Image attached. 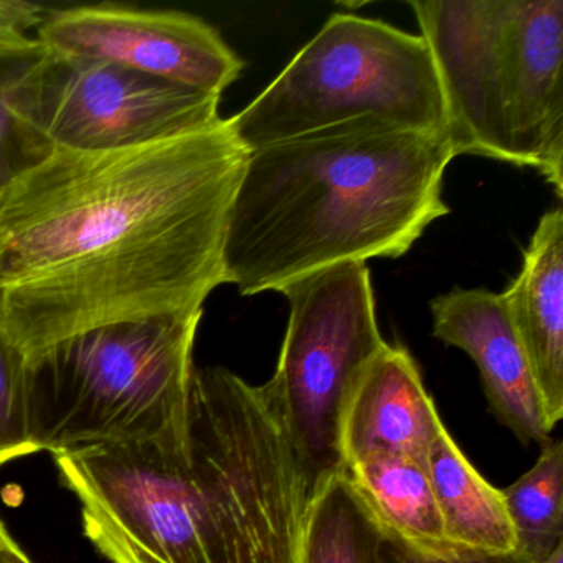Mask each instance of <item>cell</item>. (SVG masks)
Returning <instances> with one entry per match:
<instances>
[{
  "label": "cell",
  "mask_w": 563,
  "mask_h": 563,
  "mask_svg": "<svg viewBox=\"0 0 563 563\" xmlns=\"http://www.w3.org/2000/svg\"><path fill=\"white\" fill-rule=\"evenodd\" d=\"M250 153L227 120L104 153L54 150L0 196V325L25 358L114 322L203 311Z\"/></svg>",
  "instance_id": "6da1fadb"
},
{
  "label": "cell",
  "mask_w": 563,
  "mask_h": 563,
  "mask_svg": "<svg viewBox=\"0 0 563 563\" xmlns=\"http://www.w3.org/2000/svg\"><path fill=\"white\" fill-rule=\"evenodd\" d=\"M111 563H296L308 487L262 388L196 368L183 433L55 456Z\"/></svg>",
  "instance_id": "7a4b0ae2"
},
{
  "label": "cell",
  "mask_w": 563,
  "mask_h": 563,
  "mask_svg": "<svg viewBox=\"0 0 563 563\" xmlns=\"http://www.w3.org/2000/svg\"><path fill=\"white\" fill-rule=\"evenodd\" d=\"M450 140L358 120L250 153L227 223L223 278L278 292L319 269L400 258L450 213Z\"/></svg>",
  "instance_id": "3957f363"
},
{
  "label": "cell",
  "mask_w": 563,
  "mask_h": 563,
  "mask_svg": "<svg viewBox=\"0 0 563 563\" xmlns=\"http://www.w3.org/2000/svg\"><path fill=\"white\" fill-rule=\"evenodd\" d=\"M454 156L539 170L563 197V0L408 2Z\"/></svg>",
  "instance_id": "277c9868"
},
{
  "label": "cell",
  "mask_w": 563,
  "mask_h": 563,
  "mask_svg": "<svg viewBox=\"0 0 563 563\" xmlns=\"http://www.w3.org/2000/svg\"><path fill=\"white\" fill-rule=\"evenodd\" d=\"M202 314L114 322L27 357L34 453L57 456L183 433Z\"/></svg>",
  "instance_id": "5b68a950"
},
{
  "label": "cell",
  "mask_w": 563,
  "mask_h": 563,
  "mask_svg": "<svg viewBox=\"0 0 563 563\" xmlns=\"http://www.w3.org/2000/svg\"><path fill=\"white\" fill-rule=\"evenodd\" d=\"M358 120L446 136L440 78L424 38L374 19L334 14L227 124L255 153Z\"/></svg>",
  "instance_id": "8992f818"
},
{
  "label": "cell",
  "mask_w": 563,
  "mask_h": 563,
  "mask_svg": "<svg viewBox=\"0 0 563 563\" xmlns=\"http://www.w3.org/2000/svg\"><path fill=\"white\" fill-rule=\"evenodd\" d=\"M289 321L275 375L262 385L305 476L308 496L344 470L345 408L387 347L367 263L319 269L283 286Z\"/></svg>",
  "instance_id": "52a82bcc"
},
{
  "label": "cell",
  "mask_w": 563,
  "mask_h": 563,
  "mask_svg": "<svg viewBox=\"0 0 563 563\" xmlns=\"http://www.w3.org/2000/svg\"><path fill=\"white\" fill-rule=\"evenodd\" d=\"M42 45V44H41ZM219 95L42 45L8 87L12 111L54 150L104 153L220 123Z\"/></svg>",
  "instance_id": "ba28073f"
},
{
  "label": "cell",
  "mask_w": 563,
  "mask_h": 563,
  "mask_svg": "<svg viewBox=\"0 0 563 563\" xmlns=\"http://www.w3.org/2000/svg\"><path fill=\"white\" fill-rule=\"evenodd\" d=\"M35 38L60 54L110 62L219 97L245 67L216 27L179 11L78 5L48 12Z\"/></svg>",
  "instance_id": "9c48e42d"
},
{
  "label": "cell",
  "mask_w": 563,
  "mask_h": 563,
  "mask_svg": "<svg viewBox=\"0 0 563 563\" xmlns=\"http://www.w3.org/2000/svg\"><path fill=\"white\" fill-rule=\"evenodd\" d=\"M433 335L466 352L479 368L490 410L520 443L545 444L550 428L526 354L500 296L454 288L430 301Z\"/></svg>",
  "instance_id": "30bf717a"
},
{
  "label": "cell",
  "mask_w": 563,
  "mask_h": 563,
  "mask_svg": "<svg viewBox=\"0 0 563 563\" xmlns=\"http://www.w3.org/2000/svg\"><path fill=\"white\" fill-rule=\"evenodd\" d=\"M443 428L410 352L404 345L387 344L345 408L341 433L344 466L380 454L427 461L428 450Z\"/></svg>",
  "instance_id": "8fae6325"
},
{
  "label": "cell",
  "mask_w": 563,
  "mask_h": 563,
  "mask_svg": "<svg viewBox=\"0 0 563 563\" xmlns=\"http://www.w3.org/2000/svg\"><path fill=\"white\" fill-rule=\"evenodd\" d=\"M504 311L526 354L550 430L563 417V212L543 213L522 268L503 292Z\"/></svg>",
  "instance_id": "7c38bea8"
},
{
  "label": "cell",
  "mask_w": 563,
  "mask_h": 563,
  "mask_svg": "<svg viewBox=\"0 0 563 563\" xmlns=\"http://www.w3.org/2000/svg\"><path fill=\"white\" fill-rule=\"evenodd\" d=\"M344 471L388 536L428 555L461 550L444 532L427 461L380 454L345 464Z\"/></svg>",
  "instance_id": "4fadbf2b"
},
{
  "label": "cell",
  "mask_w": 563,
  "mask_h": 563,
  "mask_svg": "<svg viewBox=\"0 0 563 563\" xmlns=\"http://www.w3.org/2000/svg\"><path fill=\"white\" fill-rule=\"evenodd\" d=\"M427 471L444 532L454 545L484 553L519 552L500 489L474 470L446 428L428 450Z\"/></svg>",
  "instance_id": "5bb4252c"
},
{
  "label": "cell",
  "mask_w": 563,
  "mask_h": 563,
  "mask_svg": "<svg viewBox=\"0 0 563 563\" xmlns=\"http://www.w3.org/2000/svg\"><path fill=\"white\" fill-rule=\"evenodd\" d=\"M384 527L342 470L309 496L296 563H384Z\"/></svg>",
  "instance_id": "9a60e30c"
},
{
  "label": "cell",
  "mask_w": 563,
  "mask_h": 563,
  "mask_svg": "<svg viewBox=\"0 0 563 563\" xmlns=\"http://www.w3.org/2000/svg\"><path fill=\"white\" fill-rule=\"evenodd\" d=\"M500 494L516 533L517 550L532 563H545L563 545L562 441L542 444L532 470Z\"/></svg>",
  "instance_id": "2e32d148"
},
{
  "label": "cell",
  "mask_w": 563,
  "mask_h": 563,
  "mask_svg": "<svg viewBox=\"0 0 563 563\" xmlns=\"http://www.w3.org/2000/svg\"><path fill=\"white\" fill-rule=\"evenodd\" d=\"M41 44V42H38ZM0 54V196L51 156L54 146L12 111L8 87L22 65L41 51Z\"/></svg>",
  "instance_id": "e0dca14e"
},
{
  "label": "cell",
  "mask_w": 563,
  "mask_h": 563,
  "mask_svg": "<svg viewBox=\"0 0 563 563\" xmlns=\"http://www.w3.org/2000/svg\"><path fill=\"white\" fill-rule=\"evenodd\" d=\"M29 454L27 358L0 325V467Z\"/></svg>",
  "instance_id": "ac0fdd59"
},
{
  "label": "cell",
  "mask_w": 563,
  "mask_h": 563,
  "mask_svg": "<svg viewBox=\"0 0 563 563\" xmlns=\"http://www.w3.org/2000/svg\"><path fill=\"white\" fill-rule=\"evenodd\" d=\"M51 11L24 0H0V54L37 48L35 31Z\"/></svg>",
  "instance_id": "d6986e66"
},
{
  "label": "cell",
  "mask_w": 563,
  "mask_h": 563,
  "mask_svg": "<svg viewBox=\"0 0 563 563\" xmlns=\"http://www.w3.org/2000/svg\"><path fill=\"white\" fill-rule=\"evenodd\" d=\"M385 530V529H384ZM384 563H532L520 552L484 553L461 549L450 555H428L385 532Z\"/></svg>",
  "instance_id": "ffe728a7"
},
{
  "label": "cell",
  "mask_w": 563,
  "mask_h": 563,
  "mask_svg": "<svg viewBox=\"0 0 563 563\" xmlns=\"http://www.w3.org/2000/svg\"><path fill=\"white\" fill-rule=\"evenodd\" d=\"M0 563H34L31 559H29L27 553L19 547V543L15 545L9 547H0Z\"/></svg>",
  "instance_id": "44dd1931"
},
{
  "label": "cell",
  "mask_w": 563,
  "mask_h": 563,
  "mask_svg": "<svg viewBox=\"0 0 563 563\" xmlns=\"http://www.w3.org/2000/svg\"><path fill=\"white\" fill-rule=\"evenodd\" d=\"M14 537L9 533V530L5 529L4 522L0 520V547H9V545H15Z\"/></svg>",
  "instance_id": "7402d4cb"
},
{
  "label": "cell",
  "mask_w": 563,
  "mask_h": 563,
  "mask_svg": "<svg viewBox=\"0 0 563 563\" xmlns=\"http://www.w3.org/2000/svg\"><path fill=\"white\" fill-rule=\"evenodd\" d=\"M545 563H563V545H560L559 549L547 559Z\"/></svg>",
  "instance_id": "603a6c76"
},
{
  "label": "cell",
  "mask_w": 563,
  "mask_h": 563,
  "mask_svg": "<svg viewBox=\"0 0 563 563\" xmlns=\"http://www.w3.org/2000/svg\"><path fill=\"white\" fill-rule=\"evenodd\" d=\"M0 263H2V242H0Z\"/></svg>",
  "instance_id": "cb8c5ba5"
}]
</instances>
